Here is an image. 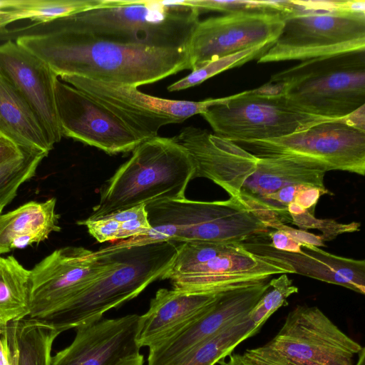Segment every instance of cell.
<instances>
[{
    "label": "cell",
    "instance_id": "obj_2",
    "mask_svg": "<svg viewBox=\"0 0 365 365\" xmlns=\"http://www.w3.org/2000/svg\"><path fill=\"white\" fill-rule=\"evenodd\" d=\"M199 15V9L182 1L103 0L95 7L56 20L111 41L189 50Z\"/></svg>",
    "mask_w": 365,
    "mask_h": 365
},
{
    "label": "cell",
    "instance_id": "obj_43",
    "mask_svg": "<svg viewBox=\"0 0 365 365\" xmlns=\"http://www.w3.org/2000/svg\"><path fill=\"white\" fill-rule=\"evenodd\" d=\"M144 356L138 352L122 359L115 365H144Z\"/></svg>",
    "mask_w": 365,
    "mask_h": 365
},
{
    "label": "cell",
    "instance_id": "obj_36",
    "mask_svg": "<svg viewBox=\"0 0 365 365\" xmlns=\"http://www.w3.org/2000/svg\"><path fill=\"white\" fill-rule=\"evenodd\" d=\"M271 240L269 245L280 251L302 253V243L294 240L288 235L280 230H269L267 234Z\"/></svg>",
    "mask_w": 365,
    "mask_h": 365
},
{
    "label": "cell",
    "instance_id": "obj_19",
    "mask_svg": "<svg viewBox=\"0 0 365 365\" xmlns=\"http://www.w3.org/2000/svg\"><path fill=\"white\" fill-rule=\"evenodd\" d=\"M249 252L282 260L299 274L365 294V261L330 254L317 246L302 244V253L280 251L263 240V235L242 242Z\"/></svg>",
    "mask_w": 365,
    "mask_h": 365
},
{
    "label": "cell",
    "instance_id": "obj_11",
    "mask_svg": "<svg viewBox=\"0 0 365 365\" xmlns=\"http://www.w3.org/2000/svg\"><path fill=\"white\" fill-rule=\"evenodd\" d=\"M259 348L292 365H354L362 346L318 307L299 305Z\"/></svg>",
    "mask_w": 365,
    "mask_h": 365
},
{
    "label": "cell",
    "instance_id": "obj_22",
    "mask_svg": "<svg viewBox=\"0 0 365 365\" xmlns=\"http://www.w3.org/2000/svg\"><path fill=\"white\" fill-rule=\"evenodd\" d=\"M56 199L31 201L13 211L0 215V255L45 240L59 232L60 215L56 212Z\"/></svg>",
    "mask_w": 365,
    "mask_h": 365
},
{
    "label": "cell",
    "instance_id": "obj_1",
    "mask_svg": "<svg viewBox=\"0 0 365 365\" xmlns=\"http://www.w3.org/2000/svg\"><path fill=\"white\" fill-rule=\"evenodd\" d=\"M58 77L76 76L115 85L153 83L190 70L188 49L118 42L79 31L56 19L9 31Z\"/></svg>",
    "mask_w": 365,
    "mask_h": 365
},
{
    "label": "cell",
    "instance_id": "obj_26",
    "mask_svg": "<svg viewBox=\"0 0 365 365\" xmlns=\"http://www.w3.org/2000/svg\"><path fill=\"white\" fill-rule=\"evenodd\" d=\"M61 333L39 319L25 317L17 320V365H51L52 346Z\"/></svg>",
    "mask_w": 365,
    "mask_h": 365
},
{
    "label": "cell",
    "instance_id": "obj_31",
    "mask_svg": "<svg viewBox=\"0 0 365 365\" xmlns=\"http://www.w3.org/2000/svg\"><path fill=\"white\" fill-rule=\"evenodd\" d=\"M182 4L200 10L215 11L225 14L237 11H274L283 14L292 9V0L279 1H217V0H185Z\"/></svg>",
    "mask_w": 365,
    "mask_h": 365
},
{
    "label": "cell",
    "instance_id": "obj_41",
    "mask_svg": "<svg viewBox=\"0 0 365 365\" xmlns=\"http://www.w3.org/2000/svg\"><path fill=\"white\" fill-rule=\"evenodd\" d=\"M106 216L121 223L132 220L147 217L148 213L145 209V205H140L128 209L117 211Z\"/></svg>",
    "mask_w": 365,
    "mask_h": 365
},
{
    "label": "cell",
    "instance_id": "obj_34",
    "mask_svg": "<svg viewBox=\"0 0 365 365\" xmlns=\"http://www.w3.org/2000/svg\"><path fill=\"white\" fill-rule=\"evenodd\" d=\"M267 227L270 230L282 231L302 244L314 245L318 247H325L324 241L320 235H317L306 230L295 229L279 220L268 223Z\"/></svg>",
    "mask_w": 365,
    "mask_h": 365
},
{
    "label": "cell",
    "instance_id": "obj_32",
    "mask_svg": "<svg viewBox=\"0 0 365 365\" xmlns=\"http://www.w3.org/2000/svg\"><path fill=\"white\" fill-rule=\"evenodd\" d=\"M292 224L297 225L300 230H307L317 229L322 232L320 235L324 242L330 241L338 235L357 232L360 230V223L352 222L349 224L339 223L331 219H318L314 214L307 210L291 215Z\"/></svg>",
    "mask_w": 365,
    "mask_h": 365
},
{
    "label": "cell",
    "instance_id": "obj_25",
    "mask_svg": "<svg viewBox=\"0 0 365 365\" xmlns=\"http://www.w3.org/2000/svg\"><path fill=\"white\" fill-rule=\"evenodd\" d=\"M259 329L252 322L248 314L197 344L169 365H215Z\"/></svg>",
    "mask_w": 365,
    "mask_h": 365
},
{
    "label": "cell",
    "instance_id": "obj_42",
    "mask_svg": "<svg viewBox=\"0 0 365 365\" xmlns=\"http://www.w3.org/2000/svg\"><path fill=\"white\" fill-rule=\"evenodd\" d=\"M227 357V359L225 357L221 359L215 365H252L242 354H230Z\"/></svg>",
    "mask_w": 365,
    "mask_h": 365
},
{
    "label": "cell",
    "instance_id": "obj_10",
    "mask_svg": "<svg viewBox=\"0 0 365 365\" xmlns=\"http://www.w3.org/2000/svg\"><path fill=\"white\" fill-rule=\"evenodd\" d=\"M83 92L115 115L142 142L158 136L164 125L179 123L209 108L228 101L232 96L202 101L165 99L120 86L76 76L59 78Z\"/></svg>",
    "mask_w": 365,
    "mask_h": 365
},
{
    "label": "cell",
    "instance_id": "obj_18",
    "mask_svg": "<svg viewBox=\"0 0 365 365\" xmlns=\"http://www.w3.org/2000/svg\"><path fill=\"white\" fill-rule=\"evenodd\" d=\"M224 292L194 294L159 289L147 312L139 315L138 346L149 349L176 335L201 317Z\"/></svg>",
    "mask_w": 365,
    "mask_h": 365
},
{
    "label": "cell",
    "instance_id": "obj_38",
    "mask_svg": "<svg viewBox=\"0 0 365 365\" xmlns=\"http://www.w3.org/2000/svg\"><path fill=\"white\" fill-rule=\"evenodd\" d=\"M16 322L17 320L9 323L3 334V350L6 359V365H17Z\"/></svg>",
    "mask_w": 365,
    "mask_h": 365
},
{
    "label": "cell",
    "instance_id": "obj_29",
    "mask_svg": "<svg viewBox=\"0 0 365 365\" xmlns=\"http://www.w3.org/2000/svg\"><path fill=\"white\" fill-rule=\"evenodd\" d=\"M48 155L24 150V153L0 165V202L5 205L17 195L19 187L36 175L42 160Z\"/></svg>",
    "mask_w": 365,
    "mask_h": 365
},
{
    "label": "cell",
    "instance_id": "obj_8",
    "mask_svg": "<svg viewBox=\"0 0 365 365\" xmlns=\"http://www.w3.org/2000/svg\"><path fill=\"white\" fill-rule=\"evenodd\" d=\"M257 158H287L329 170L364 175L365 106L351 115L324 121L282 138L237 143Z\"/></svg>",
    "mask_w": 365,
    "mask_h": 365
},
{
    "label": "cell",
    "instance_id": "obj_17",
    "mask_svg": "<svg viewBox=\"0 0 365 365\" xmlns=\"http://www.w3.org/2000/svg\"><path fill=\"white\" fill-rule=\"evenodd\" d=\"M139 315L106 319L81 324L70 345L52 355L51 365H115L140 352L135 341Z\"/></svg>",
    "mask_w": 365,
    "mask_h": 365
},
{
    "label": "cell",
    "instance_id": "obj_7",
    "mask_svg": "<svg viewBox=\"0 0 365 365\" xmlns=\"http://www.w3.org/2000/svg\"><path fill=\"white\" fill-rule=\"evenodd\" d=\"M145 209L156 242L242 243L271 230L236 197L160 200L146 205Z\"/></svg>",
    "mask_w": 365,
    "mask_h": 365
},
{
    "label": "cell",
    "instance_id": "obj_23",
    "mask_svg": "<svg viewBox=\"0 0 365 365\" xmlns=\"http://www.w3.org/2000/svg\"><path fill=\"white\" fill-rule=\"evenodd\" d=\"M0 134L28 150L48 155L54 146L29 105L1 76Z\"/></svg>",
    "mask_w": 365,
    "mask_h": 365
},
{
    "label": "cell",
    "instance_id": "obj_28",
    "mask_svg": "<svg viewBox=\"0 0 365 365\" xmlns=\"http://www.w3.org/2000/svg\"><path fill=\"white\" fill-rule=\"evenodd\" d=\"M274 43H263L211 61L197 70L192 71L187 76L170 84L168 87V91L169 92L179 91L193 87L225 70L240 66L254 59H259Z\"/></svg>",
    "mask_w": 365,
    "mask_h": 365
},
{
    "label": "cell",
    "instance_id": "obj_14",
    "mask_svg": "<svg viewBox=\"0 0 365 365\" xmlns=\"http://www.w3.org/2000/svg\"><path fill=\"white\" fill-rule=\"evenodd\" d=\"M56 102L62 136L108 155L133 151L143 143L104 106L59 78Z\"/></svg>",
    "mask_w": 365,
    "mask_h": 365
},
{
    "label": "cell",
    "instance_id": "obj_5",
    "mask_svg": "<svg viewBox=\"0 0 365 365\" xmlns=\"http://www.w3.org/2000/svg\"><path fill=\"white\" fill-rule=\"evenodd\" d=\"M262 86L304 113L344 118L365 106V50L303 61Z\"/></svg>",
    "mask_w": 365,
    "mask_h": 365
},
{
    "label": "cell",
    "instance_id": "obj_6",
    "mask_svg": "<svg viewBox=\"0 0 365 365\" xmlns=\"http://www.w3.org/2000/svg\"><path fill=\"white\" fill-rule=\"evenodd\" d=\"M179 244L163 242L118 248V257L113 267L39 319L63 332L103 317L106 312L135 298L153 282L162 279Z\"/></svg>",
    "mask_w": 365,
    "mask_h": 365
},
{
    "label": "cell",
    "instance_id": "obj_4",
    "mask_svg": "<svg viewBox=\"0 0 365 365\" xmlns=\"http://www.w3.org/2000/svg\"><path fill=\"white\" fill-rule=\"evenodd\" d=\"M282 30L257 63L300 60L365 50V0H292Z\"/></svg>",
    "mask_w": 365,
    "mask_h": 365
},
{
    "label": "cell",
    "instance_id": "obj_47",
    "mask_svg": "<svg viewBox=\"0 0 365 365\" xmlns=\"http://www.w3.org/2000/svg\"><path fill=\"white\" fill-rule=\"evenodd\" d=\"M5 206L6 205L4 204H3L1 202H0V215L1 214V212Z\"/></svg>",
    "mask_w": 365,
    "mask_h": 365
},
{
    "label": "cell",
    "instance_id": "obj_24",
    "mask_svg": "<svg viewBox=\"0 0 365 365\" xmlns=\"http://www.w3.org/2000/svg\"><path fill=\"white\" fill-rule=\"evenodd\" d=\"M31 271L12 255L0 257V327L29 317Z\"/></svg>",
    "mask_w": 365,
    "mask_h": 365
},
{
    "label": "cell",
    "instance_id": "obj_20",
    "mask_svg": "<svg viewBox=\"0 0 365 365\" xmlns=\"http://www.w3.org/2000/svg\"><path fill=\"white\" fill-rule=\"evenodd\" d=\"M173 138L191 155L195 168L194 179L207 178L224 190L254 158L237 144L200 128L185 127Z\"/></svg>",
    "mask_w": 365,
    "mask_h": 365
},
{
    "label": "cell",
    "instance_id": "obj_33",
    "mask_svg": "<svg viewBox=\"0 0 365 365\" xmlns=\"http://www.w3.org/2000/svg\"><path fill=\"white\" fill-rule=\"evenodd\" d=\"M79 225H84L88 233L100 243L118 241L120 222L108 216L98 218L88 217L77 222Z\"/></svg>",
    "mask_w": 365,
    "mask_h": 365
},
{
    "label": "cell",
    "instance_id": "obj_3",
    "mask_svg": "<svg viewBox=\"0 0 365 365\" xmlns=\"http://www.w3.org/2000/svg\"><path fill=\"white\" fill-rule=\"evenodd\" d=\"M195 171L191 155L173 138L157 136L145 140L106 182L89 217L155 201L185 198Z\"/></svg>",
    "mask_w": 365,
    "mask_h": 365
},
{
    "label": "cell",
    "instance_id": "obj_21",
    "mask_svg": "<svg viewBox=\"0 0 365 365\" xmlns=\"http://www.w3.org/2000/svg\"><path fill=\"white\" fill-rule=\"evenodd\" d=\"M326 173L317 166L292 159L257 158L255 169L242 184L238 198L250 208L287 185L302 184L327 189Z\"/></svg>",
    "mask_w": 365,
    "mask_h": 365
},
{
    "label": "cell",
    "instance_id": "obj_45",
    "mask_svg": "<svg viewBox=\"0 0 365 365\" xmlns=\"http://www.w3.org/2000/svg\"><path fill=\"white\" fill-rule=\"evenodd\" d=\"M16 3V0H0V11L12 8Z\"/></svg>",
    "mask_w": 365,
    "mask_h": 365
},
{
    "label": "cell",
    "instance_id": "obj_35",
    "mask_svg": "<svg viewBox=\"0 0 365 365\" xmlns=\"http://www.w3.org/2000/svg\"><path fill=\"white\" fill-rule=\"evenodd\" d=\"M330 194L327 189L305 185L297 194L294 202L314 214V209L321 196Z\"/></svg>",
    "mask_w": 365,
    "mask_h": 365
},
{
    "label": "cell",
    "instance_id": "obj_46",
    "mask_svg": "<svg viewBox=\"0 0 365 365\" xmlns=\"http://www.w3.org/2000/svg\"><path fill=\"white\" fill-rule=\"evenodd\" d=\"M354 365H365V349L362 347L357 354V361Z\"/></svg>",
    "mask_w": 365,
    "mask_h": 365
},
{
    "label": "cell",
    "instance_id": "obj_13",
    "mask_svg": "<svg viewBox=\"0 0 365 365\" xmlns=\"http://www.w3.org/2000/svg\"><path fill=\"white\" fill-rule=\"evenodd\" d=\"M284 15L274 11H237L200 21L189 45L190 70L266 42H275Z\"/></svg>",
    "mask_w": 365,
    "mask_h": 365
},
{
    "label": "cell",
    "instance_id": "obj_44",
    "mask_svg": "<svg viewBox=\"0 0 365 365\" xmlns=\"http://www.w3.org/2000/svg\"><path fill=\"white\" fill-rule=\"evenodd\" d=\"M6 327H0V365H6V359L3 350V334Z\"/></svg>",
    "mask_w": 365,
    "mask_h": 365
},
{
    "label": "cell",
    "instance_id": "obj_15",
    "mask_svg": "<svg viewBox=\"0 0 365 365\" xmlns=\"http://www.w3.org/2000/svg\"><path fill=\"white\" fill-rule=\"evenodd\" d=\"M0 76L33 110L50 142H60L62 134L56 102L58 77L49 65L11 39L0 44Z\"/></svg>",
    "mask_w": 365,
    "mask_h": 365
},
{
    "label": "cell",
    "instance_id": "obj_27",
    "mask_svg": "<svg viewBox=\"0 0 365 365\" xmlns=\"http://www.w3.org/2000/svg\"><path fill=\"white\" fill-rule=\"evenodd\" d=\"M102 0H16L12 8L1 10L0 30L11 23L30 19L46 23L99 5Z\"/></svg>",
    "mask_w": 365,
    "mask_h": 365
},
{
    "label": "cell",
    "instance_id": "obj_39",
    "mask_svg": "<svg viewBox=\"0 0 365 365\" xmlns=\"http://www.w3.org/2000/svg\"><path fill=\"white\" fill-rule=\"evenodd\" d=\"M242 355L252 365H292L264 352L259 346L247 349Z\"/></svg>",
    "mask_w": 365,
    "mask_h": 365
},
{
    "label": "cell",
    "instance_id": "obj_37",
    "mask_svg": "<svg viewBox=\"0 0 365 365\" xmlns=\"http://www.w3.org/2000/svg\"><path fill=\"white\" fill-rule=\"evenodd\" d=\"M150 228L148 217L121 222L120 223L118 241L143 235Z\"/></svg>",
    "mask_w": 365,
    "mask_h": 365
},
{
    "label": "cell",
    "instance_id": "obj_16",
    "mask_svg": "<svg viewBox=\"0 0 365 365\" xmlns=\"http://www.w3.org/2000/svg\"><path fill=\"white\" fill-rule=\"evenodd\" d=\"M269 279L227 291L197 320L149 348L148 365H169L192 347L247 317L269 287Z\"/></svg>",
    "mask_w": 365,
    "mask_h": 365
},
{
    "label": "cell",
    "instance_id": "obj_40",
    "mask_svg": "<svg viewBox=\"0 0 365 365\" xmlns=\"http://www.w3.org/2000/svg\"><path fill=\"white\" fill-rule=\"evenodd\" d=\"M24 150L0 134V165L21 156Z\"/></svg>",
    "mask_w": 365,
    "mask_h": 365
},
{
    "label": "cell",
    "instance_id": "obj_30",
    "mask_svg": "<svg viewBox=\"0 0 365 365\" xmlns=\"http://www.w3.org/2000/svg\"><path fill=\"white\" fill-rule=\"evenodd\" d=\"M269 283V287L249 313L250 319L259 328L274 312L287 304L289 296L299 291L287 274H281Z\"/></svg>",
    "mask_w": 365,
    "mask_h": 365
},
{
    "label": "cell",
    "instance_id": "obj_9",
    "mask_svg": "<svg viewBox=\"0 0 365 365\" xmlns=\"http://www.w3.org/2000/svg\"><path fill=\"white\" fill-rule=\"evenodd\" d=\"M201 115L215 135L236 144L282 138L334 120L300 112L282 95L262 86L232 95Z\"/></svg>",
    "mask_w": 365,
    "mask_h": 365
},
{
    "label": "cell",
    "instance_id": "obj_12",
    "mask_svg": "<svg viewBox=\"0 0 365 365\" xmlns=\"http://www.w3.org/2000/svg\"><path fill=\"white\" fill-rule=\"evenodd\" d=\"M119 250L83 247L56 250L31 269L29 318H41L60 307L116 264Z\"/></svg>",
    "mask_w": 365,
    "mask_h": 365
}]
</instances>
